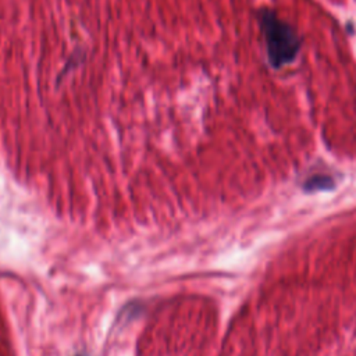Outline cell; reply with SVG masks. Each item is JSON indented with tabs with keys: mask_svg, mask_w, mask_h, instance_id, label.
I'll use <instances>...</instances> for the list:
<instances>
[{
	"mask_svg": "<svg viewBox=\"0 0 356 356\" xmlns=\"http://www.w3.org/2000/svg\"><path fill=\"white\" fill-rule=\"evenodd\" d=\"M260 26L266 39L267 58L273 68L292 63L300 50V38L295 29L271 10L259 13Z\"/></svg>",
	"mask_w": 356,
	"mask_h": 356,
	"instance_id": "obj_1",
	"label": "cell"
}]
</instances>
